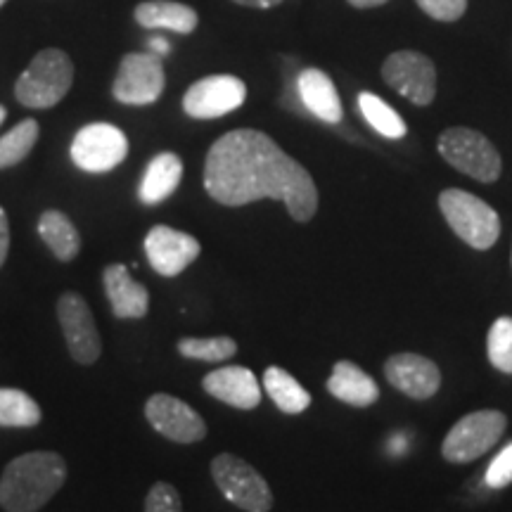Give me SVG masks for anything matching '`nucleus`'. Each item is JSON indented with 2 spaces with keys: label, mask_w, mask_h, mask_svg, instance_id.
<instances>
[{
  "label": "nucleus",
  "mask_w": 512,
  "mask_h": 512,
  "mask_svg": "<svg viewBox=\"0 0 512 512\" xmlns=\"http://www.w3.org/2000/svg\"><path fill=\"white\" fill-rule=\"evenodd\" d=\"M204 188L226 207L278 200L299 223H309L318 209V188L309 171L254 128L230 131L211 145Z\"/></svg>",
  "instance_id": "obj_1"
},
{
  "label": "nucleus",
  "mask_w": 512,
  "mask_h": 512,
  "mask_svg": "<svg viewBox=\"0 0 512 512\" xmlns=\"http://www.w3.org/2000/svg\"><path fill=\"white\" fill-rule=\"evenodd\" d=\"M67 479L60 453H24L5 467L0 477V505L5 512H38L55 498Z\"/></svg>",
  "instance_id": "obj_2"
},
{
  "label": "nucleus",
  "mask_w": 512,
  "mask_h": 512,
  "mask_svg": "<svg viewBox=\"0 0 512 512\" xmlns=\"http://www.w3.org/2000/svg\"><path fill=\"white\" fill-rule=\"evenodd\" d=\"M74 83V64L67 53L62 50L48 48L41 50L27 72L17 79L15 95L24 107L31 110H48L55 107L64 95L69 93Z\"/></svg>",
  "instance_id": "obj_3"
},
{
  "label": "nucleus",
  "mask_w": 512,
  "mask_h": 512,
  "mask_svg": "<svg viewBox=\"0 0 512 512\" xmlns=\"http://www.w3.org/2000/svg\"><path fill=\"white\" fill-rule=\"evenodd\" d=\"M439 209L448 226L472 249H491L501 235V219L496 209L472 192L448 188L439 195Z\"/></svg>",
  "instance_id": "obj_4"
},
{
  "label": "nucleus",
  "mask_w": 512,
  "mask_h": 512,
  "mask_svg": "<svg viewBox=\"0 0 512 512\" xmlns=\"http://www.w3.org/2000/svg\"><path fill=\"white\" fill-rule=\"evenodd\" d=\"M439 152L453 169L479 183H496L501 178V155L489 138L472 128H446L439 136Z\"/></svg>",
  "instance_id": "obj_5"
},
{
  "label": "nucleus",
  "mask_w": 512,
  "mask_h": 512,
  "mask_svg": "<svg viewBox=\"0 0 512 512\" xmlns=\"http://www.w3.org/2000/svg\"><path fill=\"white\" fill-rule=\"evenodd\" d=\"M211 477L235 508L245 512H268L273 508V491L247 460L233 453H221L211 460Z\"/></svg>",
  "instance_id": "obj_6"
},
{
  "label": "nucleus",
  "mask_w": 512,
  "mask_h": 512,
  "mask_svg": "<svg viewBox=\"0 0 512 512\" xmlns=\"http://www.w3.org/2000/svg\"><path fill=\"white\" fill-rule=\"evenodd\" d=\"M508 430V418L501 411H475L460 418L441 444V456L448 463H472L489 453Z\"/></svg>",
  "instance_id": "obj_7"
},
{
  "label": "nucleus",
  "mask_w": 512,
  "mask_h": 512,
  "mask_svg": "<svg viewBox=\"0 0 512 512\" xmlns=\"http://www.w3.org/2000/svg\"><path fill=\"white\" fill-rule=\"evenodd\" d=\"M382 79L418 107L430 105L437 95V69L430 57L415 50H399L389 55L382 64Z\"/></svg>",
  "instance_id": "obj_8"
},
{
  "label": "nucleus",
  "mask_w": 512,
  "mask_h": 512,
  "mask_svg": "<svg viewBox=\"0 0 512 512\" xmlns=\"http://www.w3.org/2000/svg\"><path fill=\"white\" fill-rule=\"evenodd\" d=\"M128 155V140L112 124H88L74 136L72 162L86 174H105Z\"/></svg>",
  "instance_id": "obj_9"
},
{
  "label": "nucleus",
  "mask_w": 512,
  "mask_h": 512,
  "mask_svg": "<svg viewBox=\"0 0 512 512\" xmlns=\"http://www.w3.org/2000/svg\"><path fill=\"white\" fill-rule=\"evenodd\" d=\"M57 318L74 361L81 366H93L102 354V339L86 299L76 292L62 294L57 302Z\"/></svg>",
  "instance_id": "obj_10"
},
{
  "label": "nucleus",
  "mask_w": 512,
  "mask_h": 512,
  "mask_svg": "<svg viewBox=\"0 0 512 512\" xmlns=\"http://www.w3.org/2000/svg\"><path fill=\"white\" fill-rule=\"evenodd\" d=\"M245 100V81L230 74H214L192 83L183 95V110L192 119H219L245 105Z\"/></svg>",
  "instance_id": "obj_11"
},
{
  "label": "nucleus",
  "mask_w": 512,
  "mask_h": 512,
  "mask_svg": "<svg viewBox=\"0 0 512 512\" xmlns=\"http://www.w3.org/2000/svg\"><path fill=\"white\" fill-rule=\"evenodd\" d=\"M162 57L152 53H131L121 60L114 98L124 105H152L164 93Z\"/></svg>",
  "instance_id": "obj_12"
},
{
  "label": "nucleus",
  "mask_w": 512,
  "mask_h": 512,
  "mask_svg": "<svg viewBox=\"0 0 512 512\" xmlns=\"http://www.w3.org/2000/svg\"><path fill=\"white\" fill-rule=\"evenodd\" d=\"M145 418L162 437L176 444H195L207 437V422L202 415L176 396H150L145 403Z\"/></svg>",
  "instance_id": "obj_13"
},
{
  "label": "nucleus",
  "mask_w": 512,
  "mask_h": 512,
  "mask_svg": "<svg viewBox=\"0 0 512 512\" xmlns=\"http://www.w3.org/2000/svg\"><path fill=\"white\" fill-rule=\"evenodd\" d=\"M200 252V240L169 226H155L145 238L147 259L164 278H176L183 273Z\"/></svg>",
  "instance_id": "obj_14"
},
{
  "label": "nucleus",
  "mask_w": 512,
  "mask_h": 512,
  "mask_svg": "<svg viewBox=\"0 0 512 512\" xmlns=\"http://www.w3.org/2000/svg\"><path fill=\"white\" fill-rule=\"evenodd\" d=\"M384 377L406 396L415 401L432 399L441 387V373L437 363L420 354H394L384 363Z\"/></svg>",
  "instance_id": "obj_15"
},
{
  "label": "nucleus",
  "mask_w": 512,
  "mask_h": 512,
  "mask_svg": "<svg viewBox=\"0 0 512 512\" xmlns=\"http://www.w3.org/2000/svg\"><path fill=\"white\" fill-rule=\"evenodd\" d=\"M202 387L209 396L233 408H240V411H252L261 403V384L252 370L245 366L211 370L202 380Z\"/></svg>",
  "instance_id": "obj_16"
},
{
  "label": "nucleus",
  "mask_w": 512,
  "mask_h": 512,
  "mask_svg": "<svg viewBox=\"0 0 512 512\" xmlns=\"http://www.w3.org/2000/svg\"><path fill=\"white\" fill-rule=\"evenodd\" d=\"M102 285L117 318H143L150 309V292L131 278L124 264H112L102 271Z\"/></svg>",
  "instance_id": "obj_17"
},
{
  "label": "nucleus",
  "mask_w": 512,
  "mask_h": 512,
  "mask_svg": "<svg viewBox=\"0 0 512 512\" xmlns=\"http://www.w3.org/2000/svg\"><path fill=\"white\" fill-rule=\"evenodd\" d=\"M297 91L302 105L313 117L328 121V124H339L342 121V100H339L335 83H332L328 74L320 72V69H304L297 79Z\"/></svg>",
  "instance_id": "obj_18"
},
{
  "label": "nucleus",
  "mask_w": 512,
  "mask_h": 512,
  "mask_svg": "<svg viewBox=\"0 0 512 512\" xmlns=\"http://www.w3.org/2000/svg\"><path fill=\"white\" fill-rule=\"evenodd\" d=\"M328 392L342 403L356 408H368L380 399V389L366 370L351 361H337L328 380Z\"/></svg>",
  "instance_id": "obj_19"
},
{
  "label": "nucleus",
  "mask_w": 512,
  "mask_h": 512,
  "mask_svg": "<svg viewBox=\"0 0 512 512\" xmlns=\"http://www.w3.org/2000/svg\"><path fill=\"white\" fill-rule=\"evenodd\" d=\"M183 178V162L174 152H162L147 164L138 197L143 204H159L171 197Z\"/></svg>",
  "instance_id": "obj_20"
},
{
  "label": "nucleus",
  "mask_w": 512,
  "mask_h": 512,
  "mask_svg": "<svg viewBox=\"0 0 512 512\" xmlns=\"http://www.w3.org/2000/svg\"><path fill=\"white\" fill-rule=\"evenodd\" d=\"M136 19L145 29H169L176 34H192L197 27V12L171 0H147L136 8Z\"/></svg>",
  "instance_id": "obj_21"
},
{
  "label": "nucleus",
  "mask_w": 512,
  "mask_h": 512,
  "mask_svg": "<svg viewBox=\"0 0 512 512\" xmlns=\"http://www.w3.org/2000/svg\"><path fill=\"white\" fill-rule=\"evenodd\" d=\"M38 235L46 242L55 259L74 261L81 252V235L67 214L50 209L38 221Z\"/></svg>",
  "instance_id": "obj_22"
},
{
  "label": "nucleus",
  "mask_w": 512,
  "mask_h": 512,
  "mask_svg": "<svg viewBox=\"0 0 512 512\" xmlns=\"http://www.w3.org/2000/svg\"><path fill=\"white\" fill-rule=\"evenodd\" d=\"M264 387L275 406L287 415H299L311 406V394L283 368H268L264 373Z\"/></svg>",
  "instance_id": "obj_23"
},
{
  "label": "nucleus",
  "mask_w": 512,
  "mask_h": 512,
  "mask_svg": "<svg viewBox=\"0 0 512 512\" xmlns=\"http://www.w3.org/2000/svg\"><path fill=\"white\" fill-rule=\"evenodd\" d=\"M358 110H361L363 117L370 126L375 128L377 133L384 138H403L406 136V121L401 119V114L389 107L382 98H377L375 93H361L358 95Z\"/></svg>",
  "instance_id": "obj_24"
},
{
  "label": "nucleus",
  "mask_w": 512,
  "mask_h": 512,
  "mask_svg": "<svg viewBox=\"0 0 512 512\" xmlns=\"http://www.w3.org/2000/svg\"><path fill=\"white\" fill-rule=\"evenodd\" d=\"M41 408L22 389H0V427H36Z\"/></svg>",
  "instance_id": "obj_25"
},
{
  "label": "nucleus",
  "mask_w": 512,
  "mask_h": 512,
  "mask_svg": "<svg viewBox=\"0 0 512 512\" xmlns=\"http://www.w3.org/2000/svg\"><path fill=\"white\" fill-rule=\"evenodd\" d=\"M38 121L24 119L10 133L0 138V169H10L29 157V152L36 147L38 140Z\"/></svg>",
  "instance_id": "obj_26"
},
{
  "label": "nucleus",
  "mask_w": 512,
  "mask_h": 512,
  "mask_svg": "<svg viewBox=\"0 0 512 512\" xmlns=\"http://www.w3.org/2000/svg\"><path fill=\"white\" fill-rule=\"evenodd\" d=\"M178 351L181 356L195 358V361L221 363L238 354V344L230 337H185L178 342Z\"/></svg>",
  "instance_id": "obj_27"
},
{
  "label": "nucleus",
  "mask_w": 512,
  "mask_h": 512,
  "mask_svg": "<svg viewBox=\"0 0 512 512\" xmlns=\"http://www.w3.org/2000/svg\"><path fill=\"white\" fill-rule=\"evenodd\" d=\"M486 354L491 366L505 375H512V318L501 316L494 320L486 337Z\"/></svg>",
  "instance_id": "obj_28"
},
{
  "label": "nucleus",
  "mask_w": 512,
  "mask_h": 512,
  "mask_svg": "<svg viewBox=\"0 0 512 512\" xmlns=\"http://www.w3.org/2000/svg\"><path fill=\"white\" fill-rule=\"evenodd\" d=\"M145 512H183L181 494L169 482H157L147 491Z\"/></svg>",
  "instance_id": "obj_29"
},
{
  "label": "nucleus",
  "mask_w": 512,
  "mask_h": 512,
  "mask_svg": "<svg viewBox=\"0 0 512 512\" xmlns=\"http://www.w3.org/2000/svg\"><path fill=\"white\" fill-rule=\"evenodd\" d=\"M415 3L420 5L422 12L439 22H456L467 10V0H415Z\"/></svg>",
  "instance_id": "obj_30"
},
{
  "label": "nucleus",
  "mask_w": 512,
  "mask_h": 512,
  "mask_svg": "<svg viewBox=\"0 0 512 512\" xmlns=\"http://www.w3.org/2000/svg\"><path fill=\"white\" fill-rule=\"evenodd\" d=\"M486 484L491 489H505L512 484V444L503 448L498 456L491 460L489 470H486Z\"/></svg>",
  "instance_id": "obj_31"
},
{
  "label": "nucleus",
  "mask_w": 512,
  "mask_h": 512,
  "mask_svg": "<svg viewBox=\"0 0 512 512\" xmlns=\"http://www.w3.org/2000/svg\"><path fill=\"white\" fill-rule=\"evenodd\" d=\"M10 252V223H8V214L5 209L0 207V266L5 264Z\"/></svg>",
  "instance_id": "obj_32"
},
{
  "label": "nucleus",
  "mask_w": 512,
  "mask_h": 512,
  "mask_svg": "<svg viewBox=\"0 0 512 512\" xmlns=\"http://www.w3.org/2000/svg\"><path fill=\"white\" fill-rule=\"evenodd\" d=\"M147 48H150V53L157 55V57H164V55L171 53V43L166 41V38H159V36L150 38V43H147Z\"/></svg>",
  "instance_id": "obj_33"
},
{
  "label": "nucleus",
  "mask_w": 512,
  "mask_h": 512,
  "mask_svg": "<svg viewBox=\"0 0 512 512\" xmlns=\"http://www.w3.org/2000/svg\"><path fill=\"white\" fill-rule=\"evenodd\" d=\"M233 3L247 5V8L266 10V8H275V5H280V3H283V0H233Z\"/></svg>",
  "instance_id": "obj_34"
},
{
  "label": "nucleus",
  "mask_w": 512,
  "mask_h": 512,
  "mask_svg": "<svg viewBox=\"0 0 512 512\" xmlns=\"http://www.w3.org/2000/svg\"><path fill=\"white\" fill-rule=\"evenodd\" d=\"M351 5H354V8H377V5H384L387 3V0H349Z\"/></svg>",
  "instance_id": "obj_35"
},
{
  "label": "nucleus",
  "mask_w": 512,
  "mask_h": 512,
  "mask_svg": "<svg viewBox=\"0 0 512 512\" xmlns=\"http://www.w3.org/2000/svg\"><path fill=\"white\" fill-rule=\"evenodd\" d=\"M5 114H8V112H5V107L0 105V124H3V121H5Z\"/></svg>",
  "instance_id": "obj_36"
},
{
  "label": "nucleus",
  "mask_w": 512,
  "mask_h": 512,
  "mask_svg": "<svg viewBox=\"0 0 512 512\" xmlns=\"http://www.w3.org/2000/svg\"><path fill=\"white\" fill-rule=\"evenodd\" d=\"M3 5H5V0H0V8H3Z\"/></svg>",
  "instance_id": "obj_37"
}]
</instances>
